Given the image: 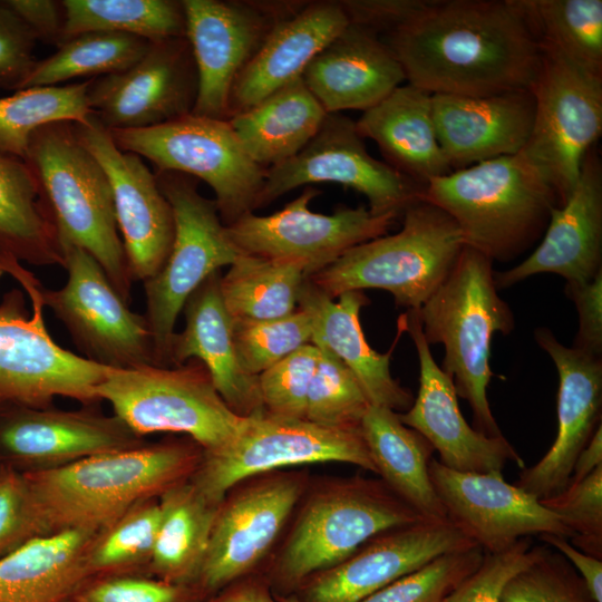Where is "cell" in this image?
<instances>
[{
	"label": "cell",
	"instance_id": "cell-1",
	"mask_svg": "<svg viewBox=\"0 0 602 602\" xmlns=\"http://www.w3.org/2000/svg\"><path fill=\"white\" fill-rule=\"evenodd\" d=\"M380 39L405 80L431 95L531 90L542 61L512 0H429Z\"/></svg>",
	"mask_w": 602,
	"mask_h": 602
},
{
	"label": "cell",
	"instance_id": "cell-2",
	"mask_svg": "<svg viewBox=\"0 0 602 602\" xmlns=\"http://www.w3.org/2000/svg\"><path fill=\"white\" fill-rule=\"evenodd\" d=\"M202 453L195 443L143 444L23 473L47 534L68 530L99 533L136 504L188 479Z\"/></svg>",
	"mask_w": 602,
	"mask_h": 602
},
{
	"label": "cell",
	"instance_id": "cell-3",
	"mask_svg": "<svg viewBox=\"0 0 602 602\" xmlns=\"http://www.w3.org/2000/svg\"><path fill=\"white\" fill-rule=\"evenodd\" d=\"M418 198L448 214L464 245L492 261H511L543 234L556 195L524 152L429 179Z\"/></svg>",
	"mask_w": 602,
	"mask_h": 602
},
{
	"label": "cell",
	"instance_id": "cell-4",
	"mask_svg": "<svg viewBox=\"0 0 602 602\" xmlns=\"http://www.w3.org/2000/svg\"><path fill=\"white\" fill-rule=\"evenodd\" d=\"M494 274L492 260L464 245L447 278L417 310L426 342L444 347L440 368L469 404L474 428L488 437L503 436L486 394L492 340L515 324Z\"/></svg>",
	"mask_w": 602,
	"mask_h": 602
},
{
	"label": "cell",
	"instance_id": "cell-5",
	"mask_svg": "<svg viewBox=\"0 0 602 602\" xmlns=\"http://www.w3.org/2000/svg\"><path fill=\"white\" fill-rule=\"evenodd\" d=\"M23 162L49 207L59 245L74 244L87 251L129 303L133 280L111 187L104 168L78 139L74 123L58 122L37 129Z\"/></svg>",
	"mask_w": 602,
	"mask_h": 602
},
{
	"label": "cell",
	"instance_id": "cell-6",
	"mask_svg": "<svg viewBox=\"0 0 602 602\" xmlns=\"http://www.w3.org/2000/svg\"><path fill=\"white\" fill-rule=\"evenodd\" d=\"M423 518L382 480L356 476L330 482L308 497L264 577L274 595H291L373 536Z\"/></svg>",
	"mask_w": 602,
	"mask_h": 602
},
{
	"label": "cell",
	"instance_id": "cell-7",
	"mask_svg": "<svg viewBox=\"0 0 602 602\" xmlns=\"http://www.w3.org/2000/svg\"><path fill=\"white\" fill-rule=\"evenodd\" d=\"M401 230L356 245L308 279L330 298L381 289L418 310L447 278L464 247L453 219L420 198L401 213Z\"/></svg>",
	"mask_w": 602,
	"mask_h": 602
},
{
	"label": "cell",
	"instance_id": "cell-8",
	"mask_svg": "<svg viewBox=\"0 0 602 602\" xmlns=\"http://www.w3.org/2000/svg\"><path fill=\"white\" fill-rule=\"evenodd\" d=\"M97 395L137 436L185 434L204 454L230 445L246 418L231 410L200 361L107 368Z\"/></svg>",
	"mask_w": 602,
	"mask_h": 602
},
{
	"label": "cell",
	"instance_id": "cell-9",
	"mask_svg": "<svg viewBox=\"0 0 602 602\" xmlns=\"http://www.w3.org/2000/svg\"><path fill=\"white\" fill-rule=\"evenodd\" d=\"M158 186L174 217V239L162 268L145 280V319L155 365L171 366L174 328L190 295L220 268L231 265L239 250L231 241L215 201L200 194L197 179L177 172H156Z\"/></svg>",
	"mask_w": 602,
	"mask_h": 602
},
{
	"label": "cell",
	"instance_id": "cell-10",
	"mask_svg": "<svg viewBox=\"0 0 602 602\" xmlns=\"http://www.w3.org/2000/svg\"><path fill=\"white\" fill-rule=\"evenodd\" d=\"M3 265L30 295L32 314L17 292L0 304V401L32 408L49 407L58 396L85 405L100 401L97 388L107 367L60 347L45 324L40 282L17 260Z\"/></svg>",
	"mask_w": 602,
	"mask_h": 602
},
{
	"label": "cell",
	"instance_id": "cell-11",
	"mask_svg": "<svg viewBox=\"0 0 602 602\" xmlns=\"http://www.w3.org/2000/svg\"><path fill=\"white\" fill-rule=\"evenodd\" d=\"M109 134L125 152L147 158L156 172H177L205 182L225 226L256 208L265 169L245 152L229 120L188 114L146 128Z\"/></svg>",
	"mask_w": 602,
	"mask_h": 602
},
{
	"label": "cell",
	"instance_id": "cell-12",
	"mask_svg": "<svg viewBox=\"0 0 602 602\" xmlns=\"http://www.w3.org/2000/svg\"><path fill=\"white\" fill-rule=\"evenodd\" d=\"M329 462L376 473L360 427H327L264 411L246 417L225 448L202 453L190 480L208 501L221 504L235 485L247 478L289 466Z\"/></svg>",
	"mask_w": 602,
	"mask_h": 602
},
{
	"label": "cell",
	"instance_id": "cell-13",
	"mask_svg": "<svg viewBox=\"0 0 602 602\" xmlns=\"http://www.w3.org/2000/svg\"><path fill=\"white\" fill-rule=\"evenodd\" d=\"M541 50V67L531 88L534 122L522 152L540 168L561 206L602 132V77L553 50Z\"/></svg>",
	"mask_w": 602,
	"mask_h": 602
},
{
	"label": "cell",
	"instance_id": "cell-14",
	"mask_svg": "<svg viewBox=\"0 0 602 602\" xmlns=\"http://www.w3.org/2000/svg\"><path fill=\"white\" fill-rule=\"evenodd\" d=\"M60 249L66 283L58 290L41 288V298L82 357L115 369L155 365L145 317L129 309L87 251L74 244H61Z\"/></svg>",
	"mask_w": 602,
	"mask_h": 602
},
{
	"label": "cell",
	"instance_id": "cell-15",
	"mask_svg": "<svg viewBox=\"0 0 602 602\" xmlns=\"http://www.w3.org/2000/svg\"><path fill=\"white\" fill-rule=\"evenodd\" d=\"M314 183H337L365 195L375 215L397 214L418 198L421 187L366 149L356 122L329 113L314 137L292 158L265 169L256 208Z\"/></svg>",
	"mask_w": 602,
	"mask_h": 602
},
{
	"label": "cell",
	"instance_id": "cell-16",
	"mask_svg": "<svg viewBox=\"0 0 602 602\" xmlns=\"http://www.w3.org/2000/svg\"><path fill=\"white\" fill-rule=\"evenodd\" d=\"M237 485L220 504L194 584L204 600L254 573L304 492L294 474L271 472Z\"/></svg>",
	"mask_w": 602,
	"mask_h": 602
},
{
	"label": "cell",
	"instance_id": "cell-17",
	"mask_svg": "<svg viewBox=\"0 0 602 602\" xmlns=\"http://www.w3.org/2000/svg\"><path fill=\"white\" fill-rule=\"evenodd\" d=\"M305 1L183 0L198 76L193 114L229 119L233 85L273 26Z\"/></svg>",
	"mask_w": 602,
	"mask_h": 602
},
{
	"label": "cell",
	"instance_id": "cell-18",
	"mask_svg": "<svg viewBox=\"0 0 602 602\" xmlns=\"http://www.w3.org/2000/svg\"><path fill=\"white\" fill-rule=\"evenodd\" d=\"M319 194L318 188L305 186L271 215H242L226 226L227 234L240 253L300 260L310 276L351 247L385 235L399 216L375 215L365 206L338 208L330 215L314 213L309 204Z\"/></svg>",
	"mask_w": 602,
	"mask_h": 602
},
{
	"label": "cell",
	"instance_id": "cell-19",
	"mask_svg": "<svg viewBox=\"0 0 602 602\" xmlns=\"http://www.w3.org/2000/svg\"><path fill=\"white\" fill-rule=\"evenodd\" d=\"M198 76L186 37L152 41L128 69L94 78L91 114L108 130L162 125L193 113Z\"/></svg>",
	"mask_w": 602,
	"mask_h": 602
},
{
	"label": "cell",
	"instance_id": "cell-20",
	"mask_svg": "<svg viewBox=\"0 0 602 602\" xmlns=\"http://www.w3.org/2000/svg\"><path fill=\"white\" fill-rule=\"evenodd\" d=\"M429 477L446 518L484 553H499L518 540L573 532L540 499L514 484L502 472L464 473L431 458Z\"/></svg>",
	"mask_w": 602,
	"mask_h": 602
},
{
	"label": "cell",
	"instance_id": "cell-21",
	"mask_svg": "<svg viewBox=\"0 0 602 602\" xmlns=\"http://www.w3.org/2000/svg\"><path fill=\"white\" fill-rule=\"evenodd\" d=\"M74 128L108 177L132 280L144 282L162 268L171 251L174 239L172 207L155 173L140 156L122 151L93 114L74 123Z\"/></svg>",
	"mask_w": 602,
	"mask_h": 602
},
{
	"label": "cell",
	"instance_id": "cell-22",
	"mask_svg": "<svg viewBox=\"0 0 602 602\" xmlns=\"http://www.w3.org/2000/svg\"><path fill=\"white\" fill-rule=\"evenodd\" d=\"M470 547L476 545L447 518H423L373 536L291 595L297 602H361L435 557Z\"/></svg>",
	"mask_w": 602,
	"mask_h": 602
},
{
	"label": "cell",
	"instance_id": "cell-23",
	"mask_svg": "<svg viewBox=\"0 0 602 602\" xmlns=\"http://www.w3.org/2000/svg\"><path fill=\"white\" fill-rule=\"evenodd\" d=\"M415 344L419 360L417 397L400 420L418 431L437 450L444 466L464 473L502 472L507 462L525 463L504 436L488 437L472 427L459 409L453 380L435 362L417 310L399 319Z\"/></svg>",
	"mask_w": 602,
	"mask_h": 602
},
{
	"label": "cell",
	"instance_id": "cell-24",
	"mask_svg": "<svg viewBox=\"0 0 602 602\" xmlns=\"http://www.w3.org/2000/svg\"><path fill=\"white\" fill-rule=\"evenodd\" d=\"M534 338L559 373L557 434L547 453L524 467L514 485L541 501L567 487L577 455L601 425L602 360L562 344L547 328L535 329Z\"/></svg>",
	"mask_w": 602,
	"mask_h": 602
},
{
	"label": "cell",
	"instance_id": "cell-25",
	"mask_svg": "<svg viewBox=\"0 0 602 602\" xmlns=\"http://www.w3.org/2000/svg\"><path fill=\"white\" fill-rule=\"evenodd\" d=\"M20 407L0 420V448L26 472L52 469L145 444L115 415Z\"/></svg>",
	"mask_w": 602,
	"mask_h": 602
},
{
	"label": "cell",
	"instance_id": "cell-26",
	"mask_svg": "<svg viewBox=\"0 0 602 602\" xmlns=\"http://www.w3.org/2000/svg\"><path fill=\"white\" fill-rule=\"evenodd\" d=\"M602 271V163L593 146L564 204L550 213L541 243L520 264L495 271L498 289L532 275L557 274L566 283H584Z\"/></svg>",
	"mask_w": 602,
	"mask_h": 602
},
{
	"label": "cell",
	"instance_id": "cell-27",
	"mask_svg": "<svg viewBox=\"0 0 602 602\" xmlns=\"http://www.w3.org/2000/svg\"><path fill=\"white\" fill-rule=\"evenodd\" d=\"M439 145L453 171L520 153L534 122L531 90L486 96L431 95Z\"/></svg>",
	"mask_w": 602,
	"mask_h": 602
},
{
	"label": "cell",
	"instance_id": "cell-28",
	"mask_svg": "<svg viewBox=\"0 0 602 602\" xmlns=\"http://www.w3.org/2000/svg\"><path fill=\"white\" fill-rule=\"evenodd\" d=\"M349 25L341 1H305L279 20L236 78L229 118L300 78L311 60Z\"/></svg>",
	"mask_w": 602,
	"mask_h": 602
},
{
	"label": "cell",
	"instance_id": "cell-29",
	"mask_svg": "<svg viewBox=\"0 0 602 602\" xmlns=\"http://www.w3.org/2000/svg\"><path fill=\"white\" fill-rule=\"evenodd\" d=\"M301 78L329 114L376 106L401 85L405 74L379 36L349 22Z\"/></svg>",
	"mask_w": 602,
	"mask_h": 602
},
{
	"label": "cell",
	"instance_id": "cell-30",
	"mask_svg": "<svg viewBox=\"0 0 602 602\" xmlns=\"http://www.w3.org/2000/svg\"><path fill=\"white\" fill-rule=\"evenodd\" d=\"M220 279L219 271L212 273L187 299L183 308L185 328L173 338L171 366L197 359L231 410L250 417L264 412L259 377L249 375L240 365L233 319L224 305Z\"/></svg>",
	"mask_w": 602,
	"mask_h": 602
},
{
	"label": "cell",
	"instance_id": "cell-31",
	"mask_svg": "<svg viewBox=\"0 0 602 602\" xmlns=\"http://www.w3.org/2000/svg\"><path fill=\"white\" fill-rule=\"evenodd\" d=\"M367 300L362 291H349L334 301L307 278L298 308L311 319V342L330 350L351 370L371 405L408 410L414 397L391 376V350L375 351L363 334L359 313Z\"/></svg>",
	"mask_w": 602,
	"mask_h": 602
},
{
	"label": "cell",
	"instance_id": "cell-32",
	"mask_svg": "<svg viewBox=\"0 0 602 602\" xmlns=\"http://www.w3.org/2000/svg\"><path fill=\"white\" fill-rule=\"evenodd\" d=\"M362 138L377 143L387 164L418 186L450 168L439 145L433 117L431 94L400 85L356 122Z\"/></svg>",
	"mask_w": 602,
	"mask_h": 602
},
{
	"label": "cell",
	"instance_id": "cell-33",
	"mask_svg": "<svg viewBox=\"0 0 602 602\" xmlns=\"http://www.w3.org/2000/svg\"><path fill=\"white\" fill-rule=\"evenodd\" d=\"M97 534L38 536L0 557V602H67L90 576L87 552Z\"/></svg>",
	"mask_w": 602,
	"mask_h": 602
},
{
	"label": "cell",
	"instance_id": "cell-34",
	"mask_svg": "<svg viewBox=\"0 0 602 602\" xmlns=\"http://www.w3.org/2000/svg\"><path fill=\"white\" fill-rule=\"evenodd\" d=\"M361 434L381 480L424 518H446L429 477L433 446L390 408L370 405Z\"/></svg>",
	"mask_w": 602,
	"mask_h": 602
},
{
	"label": "cell",
	"instance_id": "cell-35",
	"mask_svg": "<svg viewBox=\"0 0 602 602\" xmlns=\"http://www.w3.org/2000/svg\"><path fill=\"white\" fill-rule=\"evenodd\" d=\"M327 114L300 77L227 120L249 156L269 168L301 152Z\"/></svg>",
	"mask_w": 602,
	"mask_h": 602
},
{
	"label": "cell",
	"instance_id": "cell-36",
	"mask_svg": "<svg viewBox=\"0 0 602 602\" xmlns=\"http://www.w3.org/2000/svg\"><path fill=\"white\" fill-rule=\"evenodd\" d=\"M0 258L62 265L57 229L29 166L0 154Z\"/></svg>",
	"mask_w": 602,
	"mask_h": 602
},
{
	"label": "cell",
	"instance_id": "cell-37",
	"mask_svg": "<svg viewBox=\"0 0 602 602\" xmlns=\"http://www.w3.org/2000/svg\"><path fill=\"white\" fill-rule=\"evenodd\" d=\"M162 520L149 565L158 579L194 585L220 507L188 479L158 496Z\"/></svg>",
	"mask_w": 602,
	"mask_h": 602
},
{
	"label": "cell",
	"instance_id": "cell-38",
	"mask_svg": "<svg viewBox=\"0 0 602 602\" xmlns=\"http://www.w3.org/2000/svg\"><path fill=\"white\" fill-rule=\"evenodd\" d=\"M305 263L240 253L221 275L220 290L233 320L264 321L284 318L298 310Z\"/></svg>",
	"mask_w": 602,
	"mask_h": 602
},
{
	"label": "cell",
	"instance_id": "cell-39",
	"mask_svg": "<svg viewBox=\"0 0 602 602\" xmlns=\"http://www.w3.org/2000/svg\"><path fill=\"white\" fill-rule=\"evenodd\" d=\"M541 48L602 77L601 0H512Z\"/></svg>",
	"mask_w": 602,
	"mask_h": 602
},
{
	"label": "cell",
	"instance_id": "cell-40",
	"mask_svg": "<svg viewBox=\"0 0 602 602\" xmlns=\"http://www.w3.org/2000/svg\"><path fill=\"white\" fill-rule=\"evenodd\" d=\"M61 4L64 41L93 31L133 35L149 41L186 37L182 1L62 0Z\"/></svg>",
	"mask_w": 602,
	"mask_h": 602
},
{
	"label": "cell",
	"instance_id": "cell-41",
	"mask_svg": "<svg viewBox=\"0 0 602 602\" xmlns=\"http://www.w3.org/2000/svg\"><path fill=\"white\" fill-rule=\"evenodd\" d=\"M152 41L117 32L93 31L76 35L52 55L37 60L18 89L57 86L74 78H97L120 72L136 64Z\"/></svg>",
	"mask_w": 602,
	"mask_h": 602
},
{
	"label": "cell",
	"instance_id": "cell-42",
	"mask_svg": "<svg viewBox=\"0 0 602 602\" xmlns=\"http://www.w3.org/2000/svg\"><path fill=\"white\" fill-rule=\"evenodd\" d=\"M93 79L29 87L0 97V154L23 161L37 129L58 122L78 123L90 116L88 90Z\"/></svg>",
	"mask_w": 602,
	"mask_h": 602
},
{
	"label": "cell",
	"instance_id": "cell-43",
	"mask_svg": "<svg viewBox=\"0 0 602 602\" xmlns=\"http://www.w3.org/2000/svg\"><path fill=\"white\" fill-rule=\"evenodd\" d=\"M162 520L158 497L133 506L93 540L87 552L90 575L149 563Z\"/></svg>",
	"mask_w": 602,
	"mask_h": 602
},
{
	"label": "cell",
	"instance_id": "cell-44",
	"mask_svg": "<svg viewBox=\"0 0 602 602\" xmlns=\"http://www.w3.org/2000/svg\"><path fill=\"white\" fill-rule=\"evenodd\" d=\"M317 347L319 359L308 392L305 419L327 427H360L371 405L362 386L334 353Z\"/></svg>",
	"mask_w": 602,
	"mask_h": 602
},
{
	"label": "cell",
	"instance_id": "cell-45",
	"mask_svg": "<svg viewBox=\"0 0 602 602\" xmlns=\"http://www.w3.org/2000/svg\"><path fill=\"white\" fill-rule=\"evenodd\" d=\"M233 336L240 365L259 377L302 346L311 343L309 314L298 308L293 313L273 320H233Z\"/></svg>",
	"mask_w": 602,
	"mask_h": 602
},
{
	"label": "cell",
	"instance_id": "cell-46",
	"mask_svg": "<svg viewBox=\"0 0 602 602\" xmlns=\"http://www.w3.org/2000/svg\"><path fill=\"white\" fill-rule=\"evenodd\" d=\"M483 557L478 546L441 554L361 602H447Z\"/></svg>",
	"mask_w": 602,
	"mask_h": 602
},
{
	"label": "cell",
	"instance_id": "cell-47",
	"mask_svg": "<svg viewBox=\"0 0 602 602\" xmlns=\"http://www.w3.org/2000/svg\"><path fill=\"white\" fill-rule=\"evenodd\" d=\"M501 602H595L584 581L556 550L541 555L505 585Z\"/></svg>",
	"mask_w": 602,
	"mask_h": 602
},
{
	"label": "cell",
	"instance_id": "cell-48",
	"mask_svg": "<svg viewBox=\"0 0 602 602\" xmlns=\"http://www.w3.org/2000/svg\"><path fill=\"white\" fill-rule=\"evenodd\" d=\"M319 348L307 343L259 375L264 411L281 418L305 419L307 398Z\"/></svg>",
	"mask_w": 602,
	"mask_h": 602
},
{
	"label": "cell",
	"instance_id": "cell-49",
	"mask_svg": "<svg viewBox=\"0 0 602 602\" xmlns=\"http://www.w3.org/2000/svg\"><path fill=\"white\" fill-rule=\"evenodd\" d=\"M540 502L573 532V546L602 560V465L580 483Z\"/></svg>",
	"mask_w": 602,
	"mask_h": 602
},
{
	"label": "cell",
	"instance_id": "cell-50",
	"mask_svg": "<svg viewBox=\"0 0 602 602\" xmlns=\"http://www.w3.org/2000/svg\"><path fill=\"white\" fill-rule=\"evenodd\" d=\"M544 546H533L531 537H523L506 551L484 553L479 566L463 581L447 602H501L507 582L533 563Z\"/></svg>",
	"mask_w": 602,
	"mask_h": 602
},
{
	"label": "cell",
	"instance_id": "cell-51",
	"mask_svg": "<svg viewBox=\"0 0 602 602\" xmlns=\"http://www.w3.org/2000/svg\"><path fill=\"white\" fill-rule=\"evenodd\" d=\"M46 532L23 472L0 470V557Z\"/></svg>",
	"mask_w": 602,
	"mask_h": 602
},
{
	"label": "cell",
	"instance_id": "cell-52",
	"mask_svg": "<svg viewBox=\"0 0 602 602\" xmlns=\"http://www.w3.org/2000/svg\"><path fill=\"white\" fill-rule=\"evenodd\" d=\"M195 585L118 576L99 581L77 594V602H202Z\"/></svg>",
	"mask_w": 602,
	"mask_h": 602
},
{
	"label": "cell",
	"instance_id": "cell-53",
	"mask_svg": "<svg viewBox=\"0 0 602 602\" xmlns=\"http://www.w3.org/2000/svg\"><path fill=\"white\" fill-rule=\"evenodd\" d=\"M37 38L19 16L0 1V84L12 88L28 76L37 60Z\"/></svg>",
	"mask_w": 602,
	"mask_h": 602
},
{
	"label": "cell",
	"instance_id": "cell-54",
	"mask_svg": "<svg viewBox=\"0 0 602 602\" xmlns=\"http://www.w3.org/2000/svg\"><path fill=\"white\" fill-rule=\"evenodd\" d=\"M565 293L574 302L579 329L573 348L601 357L602 353V271L584 283H566Z\"/></svg>",
	"mask_w": 602,
	"mask_h": 602
},
{
	"label": "cell",
	"instance_id": "cell-55",
	"mask_svg": "<svg viewBox=\"0 0 602 602\" xmlns=\"http://www.w3.org/2000/svg\"><path fill=\"white\" fill-rule=\"evenodd\" d=\"M429 0H343L349 22L379 37L392 31L423 10Z\"/></svg>",
	"mask_w": 602,
	"mask_h": 602
},
{
	"label": "cell",
	"instance_id": "cell-56",
	"mask_svg": "<svg viewBox=\"0 0 602 602\" xmlns=\"http://www.w3.org/2000/svg\"><path fill=\"white\" fill-rule=\"evenodd\" d=\"M28 26L35 37L59 46L64 42L65 11L61 1H4Z\"/></svg>",
	"mask_w": 602,
	"mask_h": 602
},
{
	"label": "cell",
	"instance_id": "cell-57",
	"mask_svg": "<svg viewBox=\"0 0 602 602\" xmlns=\"http://www.w3.org/2000/svg\"><path fill=\"white\" fill-rule=\"evenodd\" d=\"M540 538L570 561L584 581L594 601L602 602V560L581 552L567 538L553 534H543Z\"/></svg>",
	"mask_w": 602,
	"mask_h": 602
},
{
	"label": "cell",
	"instance_id": "cell-58",
	"mask_svg": "<svg viewBox=\"0 0 602 602\" xmlns=\"http://www.w3.org/2000/svg\"><path fill=\"white\" fill-rule=\"evenodd\" d=\"M202 602H278L264 575L244 576Z\"/></svg>",
	"mask_w": 602,
	"mask_h": 602
},
{
	"label": "cell",
	"instance_id": "cell-59",
	"mask_svg": "<svg viewBox=\"0 0 602 602\" xmlns=\"http://www.w3.org/2000/svg\"><path fill=\"white\" fill-rule=\"evenodd\" d=\"M600 465H602V425L596 428L589 443L577 455L567 486L580 483Z\"/></svg>",
	"mask_w": 602,
	"mask_h": 602
},
{
	"label": "cell",
	"instance_id": "cell-60",
	"mask_svg": "<svg viewBox=\"0 0 602 602\" xmlns=\"http://www.w3.org/2000/svg\"><path fill=\"white\" fill-rule=\"evenodd\" d=\"M274 598L278 602H297V600L292 595H287V596L274 595Z\"/></svg>",
	"mask_w": 602,
	"mask_h": 602
},
{
	"label": "cell",
	"instance_id": "cell-61",
	"mask_svg": "<svg viewBox=\"0 0 602 602\" xmlns=\"http://www.w3.org/2000/svg\"><path fill=\"white\" fill-rule=\"evenodd\" d=\"M1 262H2V261H1ZM3 272H6V270H4V266H3V263H2V265L0 266V278H1V275L3 274Z\"/></svg>",
	"mask_w": 602,
	"mask_h": 602
}]
</instances>
